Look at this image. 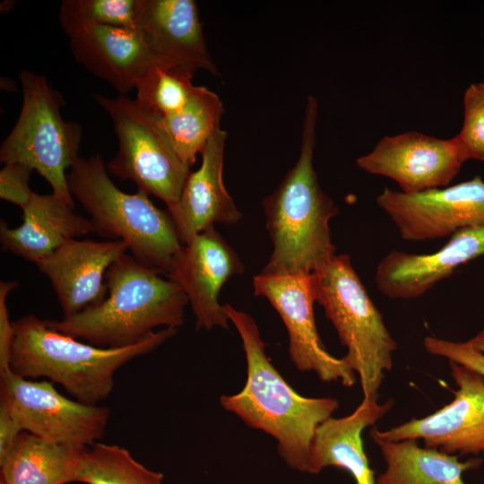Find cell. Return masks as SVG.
Returning <instances> with one entry per match:
<instances>
[{"label": "cell", "instance_id": "33", "mask_svg": "<svg viewBox=\"0 0 484 484\" xmlns=\"http://www.w3.org/2000/svg\"><path fill=\"white\" fill-rule=\"evenodd\" d=\"M0 484H3V483L0 482Z\"/></svg>", "mask_w": 484, "mask_h": 484}, {"label": "cell", "instance_id": "12", "mask_svg": "<svg viewBox=\"0 0 484 484\" xmlns=\"http://www.w3.org/2000/svg\"><path fill=\"white\" fill-rule=\"evenodd\" d=\"M454 398L435 412L369 435L388 441L422 440L424 447L460 456L484 454V376L449 361Z\"/></svg>", "mask_w": 484, "mask_h": 484}, {"label": "cell", "instance_id": "23", "mask_svg": "<svg viewBox=\"0 0 484 484\" xmlns=\"http://www.w3.org/2000/svg\"><path fill=\"white\" fill-rule=\"evenodd\" d=\"M86 446L56 444L22 431L0 456L3 484H67Z\"/></svg>", "mask_w": 484, "mask_h": 484}, {"label": "cell", "instance_id": "22", "mask_svg": "<svg viewBox=\"0 0 484 484\" xmlns=\"http://www.w3.org/2000/svg\"><path fill=\"white\" fill-rule=\"evenodd\" d=\"M370 437L386 463L385 471L376 479V484H466L462 473L477 469L483 462L480 458L460 462L458 455L420 447L418 440Z\"/></svg>", "mask_w": 484, "mask_h": 484}, {"label": "cell", "instance_id": "17", "mask_svg": "<svg viewBox=\"0 0 484 484\" xmlns=\"http://www.w3.org/2000/svg\"><path fill=\"white\" fill-rule=\"evenodd\" d=\"M227 133L219 128L202 151L200 168L188 175L178 201L168 206L182 245L213 227L242 217L225 188L222 172Z\"/></svg>", "mask_w": 484, "mask_h": 484}, {"label": "cell", "instance_id": "20", "mask_svg": "<svg viewBox=\"0 0 484 484\" xmlns=\"http://www.w3.org/2000/svg\"><path fill=\"white\" fill-rule=\"evenodd\" d=\"M22 212L19 227L10 228L1 220L0 241L4 250L35 264L67 240L95 232L89 219L53 193L34 192Z\"/></svg>", "mask_w": 484, "mask_h": 484}, {"label": "cell", "instance_id": "1", "mask_svg": "<svg viewBox=\"0 0 484 484\" xmlns=\"http://www.w3.org/2000/svg\"><path fill=\"white\" fill-rule=\"evenodd\" d=\"M223 309L242 340L246 381L239 393L222 395L221 406L275 438L278 452L289 467L308 472L315 431L337 411L339 402L297 393L267 357L254 318L229 304L223 305Z\"/></svg>", "mask_w": 484, "mask_h": 484}, {"label": "cell", "instance_id": "4", "mask_svg": "<svg viewBox=\"0 0 484 484\" xmlns=\"http://www.w3.org/2000/svg\"><path fill=\"white\" fill-rule=\"evenodd\" d=\"M13 325L9 369L25 378L59 384L76 401L91 405L110 394L121 367L154 350L177 332L163 328L131 346L100 348L51 328L35 315L13 320Z\"/></svg>", "mask_w": 484, "mask_h": 484}, {"label": "cell", "instance_id": "16", "mask_svg": "<svg viewBox=\"0 0 484 484\" xmlns=\"http://www.w3.org/2000/svg\"><path fill=\"white\" fill-rule=\"evenodd\" d=\"M484 255V226L461 229L439 250L411 254L393 250L378 263L375 280L385 296L418 298L449 277L459 266Z\"/></svg>", "mask_w": 484, "mask_h": 484}, {"label": "cell", "instance_id": "21", "mask_svg": "<svg viewBox=\"0 0 484 484\" xmlns=\"http://www.w3.org/2000/svg\"><path fill=\"white\" fill-rule=\"evenodd\" d=\"M393 402V399L378 403L363 398L352 413L342 418L332 416L324 421L315 434L307 473L317 474L333 466L347 471L356 484H376L362 432L383 418Z\"/></svg>", "mask_w": 484, "mask_h": 484}, {"label": "cell", "instance_id": "9", "mask_svg": "<svg viewBox=\"0 0 484 484\" xmlns=\"http://www.w3.org/2000/svg\"><path fill=\"white\" fill-rule=\"evenodd\" d=\"M0 376V409L21 431L48 442L78 446H91L104 435L108 408L71 400L48 380L25 378L10 369Z\"/></svg>", "mask_w": 484, "mask_h": 484}, {"label": "cell", "instance_id": "30", "mask_svg": "<svg viewBox=\"0 0 484 484\" xmlns=\"http://www.w3.org/2000/svg\"><path fill=\"white\" fill-rule=\"evenodd\" d=\"M32 171V169L22 163L4 164L0 170V198L22 210L30 201L34 193L29 186Z\"/></svg>", "mask_w": 484, "mask_h": 484}, {"label": "cell", "instance_id": "2", "mask_svg": "<svg viewBox=\"0 0 484 484\" xmlns=\"http://www.w3.org/2000/svg\"><path fill=\"white\" fill-rule=\"evenodd\" d=\"M317 114V99L308 96L298 159L263 202L273 250L262 274H313L336 255L329 223L339 211L313 164Z\"/></svg>", "mask_w": 484, "mask_h": 484}, {"label": "cell", "instance_id": "8", "mask_svg": "<svg viewBox=\"0 0 484 484\" xmlns=\"http://www.w3.org/2000/svg\"><path fill=\"white\" fill-rule=\"evenodd\" d=\"M95 99L110 117L118 140L117 152L108 163V170L133 181L138 190L158 197L167 207L176 203L190 167L176 152L156 118L126 95L97 94Z\"/></svg>", "mask_w": 484, "mask_h": 484}, {"label": "cell", "instance_id": "6", "mask_svg": "<svg viewBox=\"0 0 484 484\" xmlns=\"http://www.w3.org/2000/svg\"><path fill=\"white\" fill-rule=\"evenodd\" d=\"M313 277L315 301L324 307L341 344L347 348L343 360L358 374L363 398L377 401L385 372L392 370L397 342L350 255H335Z\"/></svg>", "mask_w": 484, "mask_h": 484}, {"label": "cell", "instance_id": "18", "mask_svg": "<svg viewBox=\"0 0 484 484\" xmlns=\"http://www.w3.org/2000/svg\"><path fill=\"white\" fill-rule=\"evenodd\" d=\"M69 39L75 60L119 95L135 89L152 65L164 61L139 30L95 25L75 31Z\"/></svg>", "mask_w": 484, "mask_h": 484}, {"label": "cell", "instance_id": "29", "mask_svg": "<svg viewBox=\"0 0 484 484\" xmlns=\"http://www.w3.org/2000/svg\"><path fill=\"white\" fill-rule=\"evenodd\" d=\"M423 345L429 354L446 358L484 376V353L473 349L468 341L459 342L428 336Z\"/></svg>", "mask_w": 484, "mask_h": 484}, {"label": "cell", "instance_id": "31", "mask_svg": "<svg viewBox=\"0 0 484 484\" xmlns=\"http://www.w3.org/2000/svg\"><path fill=\"white\" fill-rule=\"evenodd\" d=\"M19 283L17 281L0 282V373L9 369V359L14 339V328L7 308V296Z\"/></svg>", "mask_w": 484, "mask_h": 484}, {"label": "cell", "instance_id": "3", "mask_svg": "<svg viewBox=\"0 0 484 484\" xmlns=\"http://www.w3.org/2000/svg\"><path fill=\"white\" fill-rule=\"evenodd\" d=\"M123 255L106 273L108 295L98 305L61 320H46L53 329L100 348L136 344L160 326L184 323L188 298L170 279Z\"/></svg>", "mask_w": 484, "mask_h": 484}, {"label": "cell", "instance_id": "5", "mask_svg": "<svg viewBox=\"0 0 484 484\" xmlns=\"http://www.w3.org/2000/svg\"><path fill=\"white\" fill-rule=\"evenodd\" d=\"M67 184L96 233L123 241L138 263L168 275L183 246L168 211L156 207L143 191L127 194L117 187L99 154L79 157Z\"/></svg>", "mask_w": 484, "mask_h": 484}, {"label": "cell", "instance_id": "28", "mask_svg": "<svg viewBox=\"0 0 484 484\" xmlns=\"http://www.w3.org/2000/svg\"><path fill=\"white\" fill-rule=\"evenodd\" d=\"M467 160L484 161V82H472L463 94V122L455 135Z\"/></svg>", "mask_w": 484, "mask_h": 484}, {"label": "cell", "instance_id": "15", "mask_svg": "<svg viewBox=\"0 0 484 484\" xmlns=\"http://www.w3.org/2000/svg\"><path fill=\"white\" fill-rule=\"evenodd\" d=\"M127 251V245L121 240L73 238L36 265L50 281L64 317H69L105 299L107 271Z\"/></svg>", "mask_w": 484, "mask_h": 484}, {"label": "cell", "instance_id": "14", "mask_svg": "<svg viewBox=\"0 0 484 484\" xmlns=\"http://www.w3.org/2000/svg\"><path fill=\"white\" fill-rule=\"evenodd\" d=\"M243 271L237 253L212 227L182 246L167 277L186 293L196 329H228L229 318L219 303L220 291L230 277Z\"/></svg>", "mask_w": 484, "mask_h": 484}, {"label": "cell", "instance_id": "11", "mask_svg": "<svg viewBox=\"0 0 484 484\" xmlns=\"http://www.w3.org/2000/svg\"><path fill=\"white\" fill-rule=\"evenodd\" d=\"M377 205L391 218L402 238L425 241L484 226V179L408 194L385 187Z\"/></svg>", "mask_w": 484, "mask_h": 484}, {"label": "cell", "instance_id": "26", "mask_svg": "<svg viewBox=\"0 0 484 484\" xmlns=\"http://www.w3.org/2000/svg\"><path fill=\"white\" fill-rule=\"evenodd\" d=\"M195 72L167 61L156 63L140 80L135 99L156 118L181 110L196 85Z\"/></svg>", "mask_w": 484, "mask_h": 484}, {"label": "cell", "instance_id": "27", "mask_svg": "<svg viewBox=\"0 0 484 484\" xmlns=\"http://www.w3.org/2000/svg\"><path fill=\"white\" fill-rule=\"evenodd\" d=\"M141 0H63L59 22L69 37L88 26H110L139 30Z\"/></svg>", "mask_w": 484, "mask_h": 484}, {"label": "cell", "instance_id": "19", "mask_svg": "<svg viewBox=\"0 0 484 484\" xmlns=\"http://www.w3.org/2000/svg\"><path fill=\"white\" fill-rule=\"evenodd\" d=\"M139 31L161 60L217 74L193 0H141Z\"/></svg>", "mask_w": 484, "mask_h": 484}, {"label": "cell", "instance_id": "25", "mask_svg": "<svg viewBox=\"0 0 484 484\" xmlns=\"http://www.w3.org/2000/svg\"><path fill=\"white\" fill-rule=\"evenodd\" d=\"M73 482L84 484H165L163 473L136 461L117 445L95 443L82 449Z\"/></svg>", "mask_w": 484, "mask_h": 484}, {"label": "cell", "instance_id": "10", "mask_svg": "<svg viewBox=\"0 0 484 484\" xmlns=\"http://www.w3.org/2000/svg\"><path fill=\"white\" fill-rule=\"evenodd\" d=\"M255 295L264 297L275 308L289 333V352L295 367L315 372L324 382H341L352 387L356 373L342 358L332 356L317 333L313 274L266 275L253 279Z\"/></svg>", "mask_w": 484, "mask_h": 484}, {"label": "cell", "instance_id": "24", "mask_svg": "<svg viewBox=\"0 0 484 484\" xmlns=\"http://www.w3.org/2000/svg\"><path fill=\"white\" fill-rule=\"evenodd\" d=\"M223 105L220 97L203 86H196L185 107L171 115L156 118L172 147L189 167L202 153L220 127Z\"/></svg>", "mask_w": 484, "mask_h": 484}, {"label": "cell", "instance_id": "13", "mask_svg": "<svg viewBox=\"0 0 484 484\" xmlns=\"http://www.w3.org/2000/svg\"><path fill=\"white\" fill-rule=\"evenodd\" d=\"M468 160L454 136L441 139L417 131L385 135L356 164L364 171L391 178L404 194L448 186Z\"/></svg>", "mask_w": 484, "mask_h": 484}, {"label": "cell", "instance_id": "7", "mask_svg": "<svg viewBox=\"0 0 484 484\" xmlns=\"http://www.w3.org/2000/svg\"><path fill=\"white\" fill-rule=\"evenodd\" d=\"M22 105L13 129L0 147L1 163H22L50 185L53 194L75 205L66 170L78 160L82 126L61 114L60 94L42 74L24 69L19 74Z\"/></svg>", "mask_w": 484, "mask_h": 484}, {"label": "cell", "instance_id": "32", "mask_svg": "<svg viewBox=\"0 0 484 484\" xmlns=\"http://www.w3.org/2000/svg\"><path fill=\"white\" fill-rule=\"evenodd\" d=\"M468 342L473 349L484 353V327Z\"/></svg>", "mask_w": 484, "mask_h": 484}]
</instances>
